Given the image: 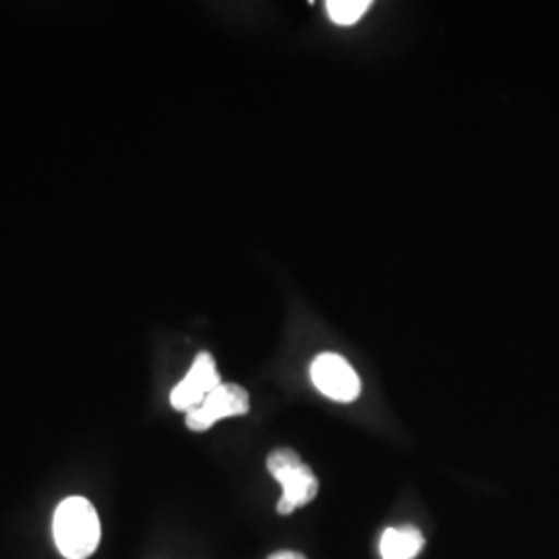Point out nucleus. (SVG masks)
I'll return each mask as SVG.
<instances>
[{"label":"nucleus","instance_id":"nucleus-7","mask_svg":"<svg viewBox=\"0 0 559 559\" xmlns=\"http://www.w3.org/2000/svg\"><path fill=\"white\" fill-rule=\"evenodd\" d=\"M328 15L336 25H355L371 9V0H330L325 2Z\"/></svg>","mask_w":559,"mask_h":559},{"label":"nucleus","instance_id":"nucleus-2","mask_svg":"<svg viewBox=\"0 0 559 559\" xmlns=\"http://www.w3.org/2000/svg\"><path fill=\"white\" fill-rule=\"evenodd\" d=\"M265 466L270 475L282 485V498L278 501V514L282 516L293 514L297 508H302L318 498L320 480L295 450L276 448L274 452H270Z\"/></svg>","mask_w":559,"mask_h":559},{"label":"nucleus","instance_id":"nucleus-5","mask_svg":"<svg viewBox=\"0 0 559 559\" xmlns=\"http://www.w3.org/2000/svg\"><path fill=\"white\" fill-rule=\"evenodd\" d=\"M221 383V373H218L214 357L210 353H200L193 360L189 373L185 376V380L179 381L175 385V390L170 392V404L175 411L191 413Z\"/></svg>","mask_w":559,"mask_h":559},{"label":"nucleus","instance_id":"nucleus-3","mask_svg":"<svg viewBox=\"0 0 559 559\" xmlns=\"http://www.w3.org/2000/svg\"><path fill=\"white\" fill-rule=\"evenodd\" d=\"M251 408L249 394L239 383H221L198 408L187 413V427L191 431H207L218 420L247 415Z\"/></svg>","mask_w":559,"mask_h":559},{"label":"nucleus","instance_id":"nucleus-1","mask_svg":"<svg viewBox=\"0 0 559 559\" xmlns=\"http://www.w3.org/2000/svg\"><path fill=\"white\" fill-rule=\"evenodd\" d=\"M52 535L64 559H87L100 545L102 526L96 508L80 496L60 501Z\"/></svg>","mask_w":559,"mask_h":559},{"label":"nucleus","instance_id":"nucleus-6","mask_svg":"<svg viewBox=\"0 0 559 559\" xmlns=\"http://www.w3.org/2000/svg\"><path fill=\"white\" fill-rule=\"evenodd\" d=\"M425 545V537L415 526L388 528L381 535L380 554L383 559H415Z\"/></svg>","mask_w":559,"mask_h":559},{"label":"nucleus","instance_id":"nucleus-4","mask_svg":"<svg viewBox=\"0 0 559 559\" xmlns=\"http://www.w3.org/2000/svg\"><path fill=\"white\" fill-rule=\"evenodd\" d=\"M311 381L323 396L336 402H355L360 394V380L353 365L334 353H323L311 362Z\"/></svg>","mask_w":559,"mask_h":559},{"label":"nucleus","instance_id":"nucleus-8","mask_svg":"<svg viewBox=\"0 0 559 559\" xmlns=\"http://www.w3.org/2000/svg\"><path fill=\"white\" fill-rule=\"evenodd\" d=\"M267 559H307L299 551H276Z\"/></svg>","mask_w":559,"mask_h":559}]
</instances>
